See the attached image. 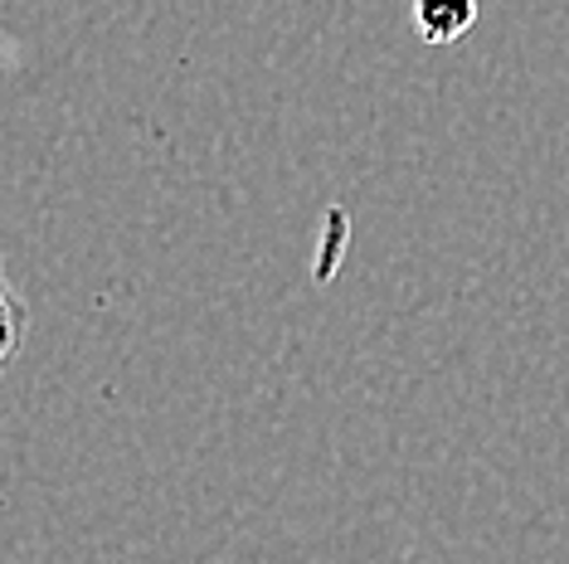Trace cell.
<instances>
[{
  "label": "cell",
  "instance_id": "1",
  "mask_svg": "<svg viewBox=\"0 0 569 564\" xmlns=\"http://www.w3.org/2000/svg\"><path fill=\"white\" fill-rule=\"evenodd\" d=\"M477 24V0H413V30L423 44H458Z\"/></svg>",
  "mask_w": 569,
  "mask_h": 564
},
{
  "label": "cell",
  "instance_id": "2",
  "mask_svg": "<svg viewBox=\"0 0 569 564\" xmlns=\"http://www.w3.org/2000/svg\"><path fill=\"white\" fill-rule=\"evenodd\" d=\"M0 298H6V361H16V351H20V341H24V322H30V316H24V306H20V298H16V288H10V282H0Z\"/></svg>",
  "mask_w": 569,
  "mask_h": 564
}]
</instances>
